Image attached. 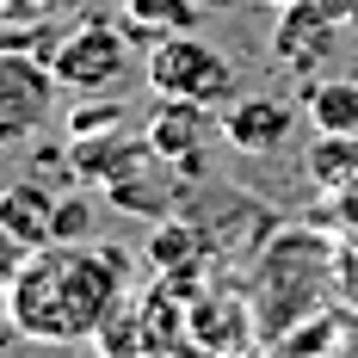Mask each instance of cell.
<instances>
[{
  "instance_id": "cell-1",
  "label": "cell",
  "mask_w": 358,
  "mask_h": 358,
  "mask_svg": "<svg viewBox=\"0 0 358 358\" xmlns=\"http://www.w3.org/2000/svg\"><path fill=\"white\" fill-rule=\"evenodd\" d=\"M117 303H130L124 253L93 248V241H50V248H31L25 266L13 272L6 322L13 334L43 340V346H87L117 315Z\"/></svg>"
},
{
  "instance_id": "cell-2",
  "label": "cell",
  "mask_w": 358,
  "mask_h": 358,
  "mask_svg": "<svg viewBox=\"0 0 358 358\" xmlns=\"http://www.w3.org/2000/svg\"><path fill=\"white\" fill-rule=\"evenodd\" d=\"M143 80L155 87V99H192V106H210V111L235 99V62L192 31L161 37L143 62Z\"/></svg>"
},
{
  "instance_id": "cell-3",
  "label": "cell",
  "mask_w": 358,
  "mask_h": 358,
  "mask_svg": "<svg viewBox=\"0 0 358 358\" xmlns=\"http://www.w3.org/2000/svg\"><path fill=\"white\" fill-rule=\"evenodd\" d=\"M56 87V69L37 62L31 50H0V148H25L31 136H43Z\"/></svg>"
},
{
  "instance_id": "cell-4",
  "label": "cell",
  "mask_w": 358,
  "mask_h": 358,
  "mask_svg": "<svg viewBox=\"0 0 358 358\" xmlns=\"http://www.w3.org/2000/svg\"><path fill=\"white\" fill-rule=\"evenodd\" d=\"M130 37L117 31V25H106V19H93V25H80V31H69L62 43H56V56H50V69H56V80L62 87H74V93H117L124 80H130Z\"/></svg>"
},
{
  "instance_id": "cell-5",
  "label": "cell",
  "mask_w": 358,
  "mask_h": 358,
  "mask_svg": "<svg viewBox=\"0 0 358 358\" xmlns=\"http://www.w3.org/2000/svg\"><path fill=\"white\" fill-rule=\"evenodd\" d=\"M290 106L285 99H229L222 106V117H216V136L235 148V155H278V148L290 143Z\"/></svg>"
},
{
  "instance_id": "cell-6",
  "label": "cell",
  "mask_w": 358,
  "mask_h": 358,
  "mask_svg": "<svg viewBox=\"0 0 358 358\" xmlns=\"http://www.w3.org/2000/svg\"><path fill=\"white\" fill-rule=\"evenodd\" d=\"M334 50V13L322 0H303V6H285V25L272 37V56L296 74H315Z\"/></svg>"
},
{
  "instance_id": "cell-7",
  "label": "cell",
  "mask_w": 358,
  "mask_h": 358,
  "mask_svg": "<svg viewBox=\"0 0 358 358\" xmlns=\"http://www.w3.org/2000/svg\"><path fill=\"white\" fill-rule=\"evenodd\" d=\"M204 136H210V106H192V99H161L143 130V143L155 155H167L173 167H198Z\"/></svg>"
},
{
  "instance_id": "cell-8",
  "label": "cell",
  "mask_w": 358,
  "mask_h": 358,
  "mask_svg": "<svg viewBox=\"0 0 358 358\" xmlns=\"http://www.w3.org/2000/svg\"><path fill=\"white\" fill-rule=\"evenodd\" d=\"M56 210H62V198L43 179H13L0 192V229H13L25 248H50L56 241Z\"/></svg>"
},
{
  "instance_id": "cell-9",
  "label": "cell",
  "mask_w": 358,
  "mask_h": 358,
  "mask_svg": "<svg viewBox=\"0 0 358 358\" xmlns=\"http://www.w3.org/2000/svg\"><path fill=\"white\" fill-rule=\"evenodd\" d=\"M117 13H124V25L148 43H161V37H179L198 25V13H204V0H117Z\"/></svg>"
},
{
  "instance_id": "cell-10",
  "label": "cell",
  "mask_w": 358,
  "mask_h": 358,
  "mask_svg": "<svg viewBox=\"0 0 358 358\" xmlns=\"http://www.w3.org/2000/svg\"><path fill=\"white\" fill-rule=\"evenodd\" d=\"M309 117L327 136H358V80H327L309 93Z\"/></svg>"
},
{
  "instance_id": "cell-11",
  "label": "cell",
  "mask_w": 358,
  "mask_h": 358,
  "mask_svg": "<svg viewBox=\"0 0 358 358\" xmlns=\"http://www.w3.org/2000/svg\"><path fill=\"white\" fill-rule=\"evenodd\" d=\"M309 167H315L322 185H346V179H358V136H327V130H322V148L309 155Z\"/></svg>"
},
{
  "instance_id": "cell-12",
  "label": "cell",
  "mask_w": 358,
  "mask_h": 358,
  "mask_svg": "<svg viewBox=\"0 0 358 358\" xmlns=\"http://www.w3.org/2000/svg\"><path fill=\"white\" fill-rule=\"evenodd\" d=\"M117 117H124L117 106H80V111L69 117V130H74V143H87V136H106Z\"/></svg>"
},
{
  "instance_id": "cell-13",
  "label": "cell",
  "mask_w": 358,
  "mask_h": 358,
  "mask_svg": "<svg viewBox=\"0 0 358 358\" xmlns=\"http://www.w3.org/2000/svg\"><path fill=\"white\" fill-rule=\"evenodd\" d=\"M87 222H93V210H87L80 198H62V210H56V241H87Z\"/></svg>"
},
{
  "instance_id": "cell-14",
  "label": "cell",
  "mask_w": 358,
  "mask_h": 358,
  "mask_svg": "<svg viewBox=\"0 0 358 358\" xmlns=\"http://www.w3.org/2000/svg\"><path fill=\"white\" fill-rule=\"evenodd\" d=\"M25 253H31V248H25L13 229H0V285H13V272L25 266Z\"/></svg>"
},
{
  "instance_id": "cell-15",
  "label": "cell",
  "mask_w": 358,
  "mask_h": 358,
  "mask_svg": "<svg viewBox=\"0 0 358 358\" xmlns=\"http://www.w3.org/2000/svg\"><path fill=\"white\" fill-rule=\"evenodd\" d=\"M266 6H278V13H285V6H303V0H266Z\"/></svg>"
},
{
  "instance_id": "cell-16",
  "label": "cell",
  "mask_w": 358,
  "mask_h": 358,
  "mask_svg": "<svg viewBox=\"0 0 358 358\" xmlns=\"http://www.w3.org/2000/svg\"><path fill=\"white\" fill-rule=\"evenodd\" d=\"M0 309H6V285H0Z\"/></svg>"
}]
</instances>
